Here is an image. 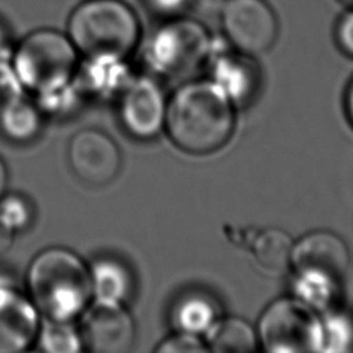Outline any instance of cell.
I'll use <instances>...</instances> for the list:
<instances>
[{
	"label": "cell",
	"instance_id": "obj_17",
	"mask_svg": "<svg viewBox=\"0 0 353 353\" xmlns=\"http://www.w3.org/2000/svg\"><path fill=\"white\" fill-rule=\"evenodd\" d=\"M92 299L125 303L132 291L128 268L114 258H99L90 265Z\"/></svg>",
	"mask_w": 353,
	"mask_h": 353
},
{
	"label": "cell",
	"instance_id": "obj_27",
	"mask_svg": "<svg viewBox=\"0 0 353 353\" xmlns=\"http://www.w3.org/2000/svg\"><path fill=\"white\" fill-rule=\"evenodd\" d=\"M335 39L338 47L350 58H353V8L339 18L335 26Z\"/></svg>",
	"mask_w": 353,
	"mask_h": 353
},
{
	"label": "cell",
	"instance_id": "obj_4",
	"mask_svg": "<svg viewBox=\"0 0 353 353\" xmlns=\"http://www.w3.org/2000/svg\"><path fill=\"white\" fill-rule=\"evenodd\" d=\"M11 63L25 90L37 94L73 80L79 52L66 33L43 28L18 43Z\"/></svg>",
	"mask_w": 353,
	"mask_h": 353
},
{
	"label": "cell",
	"instance_id": "obj_18",
	"mask_svg": "<svg viewBox=\"0 0 353 353\" xmlns=\"http://www.w3.org/2000/svg\"><path fill=\"white\" fill-rule=\"evenodd\" d=\"M219 319L214 298L203 292H192L176 301L171 310V324L175 331L204 336Z\"/></svg>",
	"mask_w": 353,
	"mask_h": 353
},
{
	"label": "cell",
	"instance_id": "obj_12",
	"mask_svg": "<svg viewBox=\"0 0 353 353\" xmlns=\"http://www.w3.org/2000/svg\"><path fill=\"white\" fill-rule=\"evenodd\" d=\"M349 265L350 252L346 243L331 230H313L294 243V270L310 269L342 280Z\"/></svg>",
	"mask_w": 353,
	"mask_h": 353
},
{
	"label": "cell",
	"instance_id": "obj_7",
	"mask_svg": "<svg viewBox=\"0 0 353 353\" xmlns=\"http://www.w3.org/2000/svg\"><path fill=\"white\" fill-rule=\"evenodd\" d=\"M221 25L230 46L256 57L269 51L279 36V19L265 0H226Z\"/></svg>",
	"mask_w": 353,
	"mask_h": 353
},
{
	"label": "cell",
	"instance_id": "obj_1",
	"mask_svg": "<svg viewBox=\"0 0 353 353\" xmlns=\"http://www.w3.org/2000/svg\"><path fill=\"white\" fill-rule=\"evenodd\" d=\"M236 106L208 80L182 84L167 101L164 131L181 150L204 156L222 149L236 127Z\"/></svg>",
	"mask_w": 353,
	"mask_h": 353
},
{
	"label": "cell",
	"instance_id": "obj_19",
	"mask_svg": "<svg viewBox=\"0 0 353 353\" xmlns=\"http://www.w3.org/2000/svg\"><path fill=\"white\" fill-rule=\"evenodd\" d=\"M294 243L295 241L285 230L269 228L254 237L251 252L256 265L263 272L280 276L292 265Z\"/></svg>",
	"mask_w": 353,
	"mask_h": 353
},
{
	"label": "cell",
	"instance_id": "obj_9",
	"mask_svg": "<svg viewBox=\"0 0 353 353\" xmlns=\"http://www.w3.org/2000/svg\"><path fill=\"white\" fill-rule=\"evenodd\" d=\"M125 131L138 139H152L164 130L167 99L150 77H134L117 99Z\"/></svg>",
	"mask_w": 353,
	"mask_h": 353
},
{
	"label": "cell",
	"instance_id": "obj_20",
	"mask_svg": "<svg viewBox=\"0 0 353 353\" xmlns=\"http://www.w3.org/2000/svg\"><path fill=\"white\" fill-rule=\"evenodd\" d=\"M43 117L34 101L22 97L0 109V130L10 141L25 143L39 135Z\"/></svg>",
	"mask_w": 353,
	"mask_h": 353
},
{
	"label": "cell",
	"instance_id": "obj_22",
	"mask_svg": "<svg viewBox=\"0 0 353 353\" xmlns=\"http://www.w3.org/2000/svg\"><path fill=\"white\" fill-rule=\"evenodd\" d=\"M321 347L320 352L345 353L353 350V317L338 306L320 313Z\"/></svg>",
	"mask_w": 353,
	"mask_h": 353
},
{
	"label": "cell",
	"instance_id": "obj_26",
	"mask_svg": "<svg viewBox=\"0 0 353 353\" xmlns=\"http://www.w3.org/2000/svg\"><path fill=\"white\" fill-rule=\"evenodd\" d=\"M25 87L22 85L11 58L0 61V109L23 97Z\"/></svg>",
	"mask_w": 353,
	"mask_h": 353
},
{
	"label": "cell",
	"instance_id": "obj_3",
	"mask_svg": "<svg viewBox=\"0 0 353 353\" xmlns=\"http://www.w3.org/2000/svg\"><path fill=\"white\" fill-rule=\"evenodd\" d=\"M66 34L84 58L125 59L138 46L141 22L121 0H84L70 12Z\"/></svg>",
	"mask_w": 353,
	"mask_h": 353
},
{
	"label": "cell",
	"instance_id": "obj_25",
	"mask_svg": "<svg viewBox=\"0 0 353 353\" xmlns=\"http://www.w3.org/2000/svg\"><path fill=\"white\" fill-rule=\"evenodd\" d=\"M157 353H203L208 352L205 342L199 335L174 331L154 347Z\"/></svg>",
	"mask_w": 353,
	"mask_h": 353
},
{
	"label": "cell",
	"instance_id": "obj_10",
	"mask_svg": "<svg viewBox=\"0 0 353 353\" xmlns=\"http://www.w3.org/2000/svg\"><path fill=\"white\" fill-rule=\"evenodd\" d=\"M68 159L74 175L94 186L112 182L121 165V156L114 141L105 132L85 128L76 132L68 146Z\"/></svg>",
	"mask_w": 353,
	"mask_h": 353
},
{
	"label": "cell",
	"instance_id": "obj_21",
	"mask_svg": "<svg viewBox=\"0 0 353 353\" xmlns=\"http://www.w3.org/2000/svg\"><path fill=\"white\" fill-rule=\"evenodd\" d=\"M36 345L47 353H79L83 343L74 321L41 319Z\"/></svg>",
	"mask_w": 353,
	"mask_h": 353
},
{
	"label": "cell",
	"instance_id": "obj_24",
	"mask_svg": "<svg viewBox=\"0 0 353 353\" xmlns=\"http://www.w3.org/2000/svg\"><path fill=\"white\" fill-rule=\"evenodd\" d=\"M32 207L29 200L18 193L3 194L0 199V216L15 232H22L32 222Z\"/></svg>",
	"mask_w": 353,
	"mask_h": 353
},
{
	"label": "cell",
	"instance_id": "obj_11",
	"mask_svg": "<svg viewBox=\"0 0 353 353\" xmlns=\"http://www.w3.org/2000/svg\"><path fill=\"white\" fill-rule=\"evenodd\" d=\"M41 316L28 294L0 277V353H22L36 343Z\"/></svg>",
	"mask_w": 353,
	"mask_h": 353
},
{
	"label": "cell",
	"instance_id": "obj_16",
	"mask_svg": "<svg viewBox=\"0 0 353 353\" xmlns=\"http://www.w3.org/2000/svg\"><path fill=\"white\" fill-rule=\"evenodd\" d=\"M208 352L250 353L259 346L256 330L237 316L219 317L204 335Z\"/></svg>",
	"mask_w": 353,
	"mask_h": 353
},
{
	"label": "cell",
	"instance_id": "obj_15",
	"mask_svg": "<svg viewBox=\"0 0 353 353\" xmlns=\"http://www.w3.org/2000/svg\"><path fill=\"white\" fill-rule=\"evenodd\" d=\"M291 292L314 312L323 313L338 305L341 280L323 272L301 269L291 277Z\"/></svg>",
	"mask_w": 353,
	"mask_h": 353
},
{
	"label": "cell",
	"instance_id": "obj_6",
	"mask_svg": "<svg viewBox=\"0 0 353 353\" xmlns=\"http://www.w3.org/2000/svg\"><path fill=\"white\" fill-rule=\"evenodd\" d=\"M256 334L259 345L266 352H320V313L292 295L279 298L262 312Z\"/></svg>",
	"mask_w": 353,
	"mask_h": 353
},
{
	"label": "cell",
	"instance_id": "obj_32",
	"mask_svg": "<svg viewBox=\"0 0 353 353\" xmlns=\"http://www.w3.org/2000/svg\"><path fill=\"white\" fill-rule=\"evenodd\" d=\"M345 105H346V113L347 117L353 125V81L350 83L347 92H346V99H345Z\"/></svg>",
	"mask_w": 353,
	"mask_h": 353
},
{
	"label": "cell",
	"instance_id": "obj_5",
	"mask_svg": "<svg viewBox=\"0 0 353 353\" xmlns=\"http://www.w3.org/2000/svg\"><path fill=\"white\" fill-rule=\"evenodd\" d=\"M208 30L183 15L168 18L152 36L146 58L150 68L164 77L189 76L212 55Z\"/></svg>",
	"mask_w": 353,
	"mask_h": 353
},
{
	"label": "cell",
	"instance_id": "obj_23",
	"mask_svg": "<svg viewBox=\"0 0 353 353\" xmlns=\"http://www.w3.org/2000/svg\"><path fill=\"white\" fill-rule=\"evenodd\" d=\"M34 95V103L40 109L41 114L55 119L73 114L85 99L74 80H70L69 83L51 90L37 92Z\"/></svg>",
	"mask_w": 353,
	"mask_h": 353
},
{
	"label": "cell",
	"instance_id": "obj_30",
	"mask_svg": "<svg viewBox=\"0 0 353 353\" xmlns=\"http://www.w3.org/2000/svg\"><path fill=\"white\" fill-rule=\"evenodd\" d=\"M11 58V47L6 29L0 23V61Z\"/></svg>",
	"mask_w": 353,
	"mask_h": 353
},
{
	"label": "cell",
	"instance_id": "obj_31",
	"mask_svg": "<svg viewBox=\"0 0 353 353\" xmlns=\"http://www.w3.org/2000/svg\"><path fill=\"white\" fill-rule=\"evenodd\" d=\"M7 185H8V171L4 161L0 157V199L6 193Z\"/></svg>",
	"mask_w": 353,
	"mask_h": 353
},
{
	"label": "cell",
	"instance_id": "obj_28",
	"mask_svg": "<svg viewBox=\"0 0 353 353\" xmlns=\"http://www.w3.org/2000/svg\"><path fill=\"white\" fill-rule=\"evenodd\" d=\"M193 1L194 0H145L149 11L167 19L183 15Z\"/></svg>",
	"mask_w": 353,
	"mask_h": 353
},
{
	"label": "cell",
	"instance_id": "obj_29",
	"mask_svg": "<svg viewBox=\"0 0 353 353\" xmlns=\"http://www.w3.org/2000/svg\"><path fill=\"white\" fill-rule=\"evenodd\" d=\"M15 232L3 221L0 216V258L10 251L12 247L14 239H15Z\"/></svg>",
	"mask_w": 353,
	"mask_h": 353
},
{
	"label": "cell",
	"instance_id": "obj_8",
	"mask_svg": "<svg viewBox=\"0 0 353 353\" xmlns=\"http://www.w3.org/2000/svg\"><path fill=\"white\" fill-rule=\"evenodd\" d=\"M77 328L83 350L91 353H127L137 328L124 303L92 299L79 316Z\"/></svg>",
	"mask_w": 353,
	"mask_h": 353
},
{
	"label": "cell",
	"instance_id": "obj_13",
	"mask_svg": "<svg viewBox=\"0 0 353 353\" xmlns=\"http://www.w3.org/2000/svg\"><path fill=\"white\" fill-rule=\"evenodd\" d=\"M211 81L236 108L247 106L261 88V70L254 57L236 51L211 55Z\"/></svg>",
	"mask_w": 353,
	"mask_h": 353
},
{
	"label": "cell",
	"instance_id": "obj_14",
	"mask_svg": "<svg viewBox=\"0 0 353 353\" xmlns=\"http://www.w3.org/2000/svg\"><path fill=\"white\" fill-rule=\"evenodd\" d=\"M134 77L125 59L84 58L77 65L73 80L85 99L110 101L119 99Z\"/></svg>",
	"mask_w": 353,
	"mask_h": 353
},
{
	"label": "cell",
	"instance_id": "obj_2",
	"mask_svg": "<svg viewBox=\"0 0 353 353\" xmlns=\"http://www.w3.org/2000/svg\"><path fill=\"white\" fill-rule=\"evenodd\" d=\"M26 287L41 319L74 321L92 299L90 265L65 247H48L33 256Z\"/></svg>",
	"mask_w": 353,
	"mask_h": 353
},
{
	"label": "cell",
	"instance_id": "obj_33",
	"mask_svg": "<svg viewBox=\"0 0 353 353\" xmlns=\"http://www.w3.org/2000/svg\"><path fill=\"white\" fill-rule=\"evenodd\" d=\"M342 4H345L347 8H353V0H339Z\"/></svg>",
	"mask_w": 353,
	"mask_h": 353
}]
</instances>
